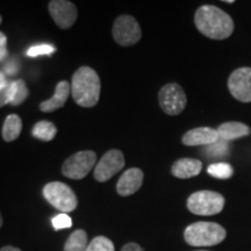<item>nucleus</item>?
Wrapping results in <instances>:
<instances>
[{"mask_svg":"<svg viewBox=\"0 0 251 251\" xmlns=\"http://www.w3.org/2000/svg\"><path fill=\"white\" fill-rule=\"evenodd\" d=\"M194 23L202 35L212 40L228 39L234 31V21L230 15L213 5H203L198 8Z\"/></svg>","mask_w":251,"mask_h":251,"instance_id":"obj_1","label":"nucleus"},{"mask_svg":"<svg viewBox=\"0 0 251 251\" xmlns=\"http://www.w3.org/2000/svg\"><path fill=\"white\" fill-rule=\"evenodd\" d=\"M100 90V78L92 68L81 67L74 74L71 80V94L75 102L80 107H94L99 101Z\"/></svg>","mask_w":251,"mask_h":251,"instance_id":"obj_2","label":"nucleus"},{"mask_svg":"<svg viewBox=\"0 0 251 251\" xmlns=\"http://www.w3.org/2000/svg\"><path fill=\"white\" fill-rule=\"evenodd\" d=\"M226 229L215 222L200 221L185 229L184 238L192 247H213L225 241Z\"/></svg>","mask_w":251,"mask_h":251,"instance_id":"obj_3","label":"nucleus"},{"mask_svg":"<svg viewBox=\"0 0 251 251\" xmlns=\"http://www.w3.org/2000/svg\"><path fill=\"white\" fill-rule=\"evenodd\" d=\"M225 207V198L214 191H198L187 199L188 211L196 215L211 216L219 214Z\"/></svg>","mask_w":251,"mask_h":251,"instance_id":"obj_4","label":"nucleus"},{"mask_svg":"<svg viewBox=\"0 0 251 251\" xmlns=\"http://www.w3.org/2000/svg\"><path fill=\"white\" fill-rule=\"evenodd\" d=\"M43 197L52 207L62 213H70L77 208L78 200L72 188L61 181H51L43 187Z\"/></svg>","mask_w":251,"mask_h":251,"instance_id":"obj_5","label":"nucleus"},{"mask_svg":"<svg viewBox=\"0 0 251 251\" xmlns=\"http://www.w3.org/2000/svg\"><path fill=\"white\" fill-rule=\"evenodd\" d=\"M97 153L91 150L78 151L63 163L62 174L67 178L79 180L85 178L93 166L97 165Z\"/></svg>","mask_w":251,"mask_h":251,"instance_id":"obj_6","label":"nucleus"},{"mask_svg":"<svg viewBox=\"0 0 251 251\" xmlns=\"http://www.w3.org/2000/svg\"><path fill=\"white\" fill-rule=\"evenodd\" d=\"M112 33L115 42L122 47L136 45L142 36V30L136 19L127 14L117 18Z\"/></svg>","mask_w":251,"mask_h":251,"instance_id":"obj_7","label":"nucleus"},{"mask_svg":"<svg viewBox=\"0 0 251 251\" xmlns=\"http://www.w3.org/2000/svg\"><path fill=\"white\" fill-rule=\"evenodd\" d=\"M158 101L165 114L175 117L184 111L187 98L179 84L170 83L163 86L159 91Z\"/></svg>","mask_w":251,"mask_h":251,"instance_id":"obj_8","label":"nucleus"},{"mask_svg":"<svg viewBox=\"0 0 251 251\" xmlns=\"http://www.w3.org/2000/svg\"><path fill=\"white\" fill-rule=\"evenodd\" d=\"M126 164L125 156L122 151L117 149L109 150L103 155L94 168V178L99 183L108 181L113 176L124 169Z\"/></svg>","mask_w":251,"mask_h":251,"instance_id":"obj_9","label":"nucleus"},{"mask_svg":"<svg viewBox=\"0 0 251 251\" xmlns=\"http://www.w3.org/2000/svg\"><path fill=\"white\" fill-rule=\"evenodd\" d=\"M231 96L241 102H251V68L236 69L228 79Z\"/></svg>","mask_w":251,"mask_h":251,"instance_id":"obj_10","label":"nucleus"},{"mask_svg":"<svg viewBox=\"0 0 251 251\" xmlns=\"http://www.w3.org/2000/svg\"><path fill=\"white\" fill-rule=\"evenodd\" d=\"M49 13L61 29H68L76 23L77 7L67 0H52L49 2Z\"/></svg>","mask_w":251,"mask_h":251,"instance_id":"obj_11","label":"nucleus"},{"mask_svg":"<svg viewBox=\"0 0 251 251\" xmlns=\"http://www.w3.org/2000/svg\"><path fill=\"white\" fill-rule=\"evenodd\" d=\"M144 175L139 168L128 169L124 172L117 184V192L121 197H128L136 193L143 184Z\"/></svg>","mask_w":251,"mask_h":251,"instance_id":"obj_12","label":"nucleus"},{"mask_svg":"<svg viewBox=\"0 0 251 251\" xmlns=\"http://www.w3.org/2000/svg\"><path fill=\"white\" fill-rule=\"evenodd\" d=\"M220 139L218 130L211 127H199L188 130L183 136V144L188 147L209 146Z\"/></svg>","mask_w":251,"mask_h":251,"instance_id":"obj_13","label":"nucleus"},{"mask_svg":"<svg viewBox=\"0 0 251 251\" xmlns=\"http://www.w3.org/2000/svg\"><path fill=\"white\" fill-rule=\"evenodd\" d=\"M71 93V85L67 80H62L56 85L55 94L48 100L40 103V109L45 113H51L64 106Z\"/></svg>","mask_w":251,"mask_h":251,"instance_id":"obj_14","label":"nucleus"},{"mask_svg":"<svg viewBox=\"0 0 251 251\" xmlns=\"http://www.w3.org/2000/svg\"><path fill=\"white\" fill-rule=\"evenodd\" d=\"M202 170V163L196 158H180L172 165V175L180 179L196 177Z\"/></svg>","mask_w":251,"mask_h":251,"instance_id":"obj_15","label":"nucleus"},{"mask_svg":"<svg viewBox=\"0 0 251 251\" xmlns=\"http://www.w3.org/2000/svg\"><path fill=\"white\" fill-rule=\"evenodd\" d=\"M216 130H218L220 139L227 141V142L241 139V137L249 136L251 133V129L246 124L236 121L225 122V124L220 125Z\"/></svg>","mask_w":251,"mask_h":251,"instance_id":"obj_16","label":"nucleus"},{"mask_svg":"<svg viewBox=\"0 0 251 251\" xmlns=\"http://www.w3.org/2000/svg\"><path fill=\"white\" fill-rule=\"evenodd\" d=\"M23 130V121L19 115L11 114L6 118L2 126V139L6 142H12L20 136Z\"/></svg>","mask_w":251,"mask_h":251,"instance_id":"obj_17","label":"nucleus"},{"mask_svg":"<svg viewBox=\"0 0 251 251\" xmlns=\"http://www.w3.org/2000/svg\"><path fill=\"white\" fill-rule=\"evenodd\" d=\"M9 97H11V105L19 106L28 98L29 91L27 89L26 83L23 79H17L9 81Z\"/></svg>","mask_w":251,"mask_h":251,"instance_id":"obj_18","label":"nucleus"},{"mask_svg":"<svg viewBox=\"0 0 251 251\" xmlns=\"http://www.w3.org/2000/svg\"><path fill=\"white\" fill-rule=\"evenodd\" d=\"M31 134H33L35 139L49 142V141L55 139L56 134H57V128H56V126L52 122L43 120L34 125L33 129H31Z\"/></svg>","mask_w":251,"mask_h":251,"instance_id":"obj_19","label":"nucleus"},{"mask_svg":"<svg viewBox=\"0 0 251 251\" xmlns=\"http://www.w3.org/2000/svg\"><path fill=\"white\" fill-rule=\"evenodd\" d=\"M230 152V147L229 142L219 139L216 142L206 146V148L202 150V155H205L208 159H222L227 158Z\"/></svg>","mask_w":251,"mask_h":251,"instance_id":"obj_20","label":"nucleus"},{"mask_svg":"<svg viewBox=\"0 0 251 251\" xmlns=\"http://www.w3.org/2000/svg\"><path fill=\"white\" fill-rule=\"evenodd\" d=\"M89 247L87 234L83 229H77L72 233L64 244V251H86Z\"/></svg>","mask_w":251,"mask_h":251,"instance_id":"obj_21","label":"nucleus"},{"mask_svg":"<svg viewBox=\"0 0 251 251\" xmlns=\"http://www.w3.org/2000/svg\"><path fill=\"white\" fill-rule=\"evenodd\" d=\"M207 172H208L209 176L216 178V179H229V178L233 177L234 175V169L233 166L228 163L225 162H218V163H213L208 166L207 169Z\"/></svg>","mask_w":251,"mask_h":251,"instance_id":"obj_22","label":"nucleus"},{"mask_svg":"<svg viewBox=\"0 0 251 251\" xmlns=\"http://www.w3.org/2000/svg\"><path fill=\"white\" fill-rule=\"evenodd\" d=\"M86 251H115L114 244L105 236H97L91 241Z\"/></svg>","mask_w":251,"mask_h":251,"instance_id":"obj_23","label":"nucleus"},{"mask_svg":"<svg viewBox=\"0 0 251 251\" xmlns=\"http://www.w3.org/2000/svg\"><path fill=\"white\" fill-rule=\"evenodd\" d=\"M51 224L54 226L55 230H59V229L70 228L72 226V220L68 214H65V213H61V214L56 215L52 218Z\"/></svg>","mask_w":251,"mask_h":251,"instance_id":"obj_24","label":"nucleus"},{"mask_svg":"<svg viewBox=\"0 0 251 251\" xmlns=\"http://www.w3.org/2000/svg\"><path fill=\"white\" fill-rule=\"evenodd\" d=\"M55 51V47L50 45H39L34 46L27 50V56L29 57H36L41 55H50Z\"/></svg>","mask_w":251,"mask_h":251,"instance_id":"obj_25","label":"nucleus"},{"mask_svg":"<svg viewBox=\"0 0 251 251\" xmlns=\"http://www.w3.org/2000/svg\"><path fill=\"white\" fill-rule=\"evenodd\" d=\"M19 72V62L18 59L11 58L6 62L4 65V74L7 75V76H14Z\"/></svg>","mask_w":251,"mask_h":251,"instance_id":"obj_26","label":"nucleus"},{"mask_svg":"<svg viewBox=\"0 0 251 251\" xmlns=\"http://www.w3.org/2000/svg\"><path fill=\"white\" fill-rule=\"evenodd\" d=\"M7 56V36L2 31H0V62L5 61Z\"/></svg>","mask_w":251,"mask_h":251,"instance_id":"obj_27","label":"nucleus"},{"mask_svg":"<svg viewBox=\"0 0 251 251\" xmlns=\"http://www.w3.org/2000/svg\"><path fill=\"white\" fill-rule=\"evenodd\" d=\"M11 103V97H9V89L8 86L6 89L0 91V107Z\"/></svg>","mask_w":251,"mask_h":251,"instance_id":"obj_28","label":"nucleus"},{"mask_svg":"<svg viewBox=\"0 0 251 251\" xmlns=\"http://www.w3.org/2000/svg\"><path fill=\"white\" fill-rule=\"evenodd\" d=\"M121 251H143V249L136 243H128L122 248Z\"/></svg>","mask_w":251,"mask_h":251,"instance_id":"obj_29","label":"nucleus"},{"mask_svg":"<svg viewBox=\"0 0 251 251\" xmlns=\"http://www.w3.org/2000/svg\"><path fill=\"white\" fill-rule=\"evenodd\" d=\"M8 80L6 79V75L4 74V72L0 71V91L6 89V87L8 86Z\"/></svg>","mask_w":251,"mask_h":251,"instance_id":"obj_30","label":"nucleus"},{"mask_svg":"<svg viewBox=\"0 0 251 251\" xmlns=\"http://www.w3.org/2000/svg\"><path fill=\"white\" fill-rule=\"evenodd\" d=\"M0 251H21L19 248H15V247H12V246H6L4 248H1Z\"/></svg>","mask_w":251,"mask_h":251,"instance_id":"obj_31","label":"nucleus"},{"mask_svg":"<svg viewBox=\"0 0 251 251\" xmlns=\"http://www.w3.org/2000/svg\"><path fill=\"white\" fill-rule=\"evenodd\" d=\"M2 222H4V221H2V216H1V213H0V228L2 227Z\"/></svg>","mask_w":251,"mask_h":251,"instance_id":"obj_32","label":"nucleus"},{"mask_svg":"<svg viewBox=\"0 0 251 251\" xmlns=\"http://www.w3.org/2000/svg\"><path fill=\"white\" fill-rule=\"evenodd\" d=\"M1 23H2V18H1V15H0V25H1Z\"/></svg>","mask_w":251,"mask_h":251,"instance_id":"obj_33","label":"nucleus"},{"mask_svg":"<svg viewBox=\"0 0 251 251\" xmlns=\"http://www.w3.org/2000/svg\"><path fill=\"white\" fill-rule=\"evenodd\" d=\"M197 251H207V250H197Z\"/></svg>","mask_w":251,"mask_h":251,"instance_id":"obj_34","label":"nucleus"}]
</instances>
